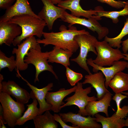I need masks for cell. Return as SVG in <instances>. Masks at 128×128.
I'll list each match as a JSON object with an SVG mask.
<instances>
[{
	"mask_svg": "<svg viewBox=\"0 0 128 128\" xmlns=\"http://www.w3.org/2000/svg\"><path fill=\"white\" fill-rule=\"evenodd\" d=\"M69 27L67 29L65 25H62L59 27V32H44L43 36L44 38L41 39H37V42L39 44H43L44 46L52 45L75 52L79 47L74 39L75 37L80 34H89V33L85 29L78 30L76 27L72 26Z\"/></svg>",
	"mask_w": 128,
	"mask_h": 128,
	"instance_id": "1",
	"label": "cell"
},
{
	"mask_svg": "<svg viewBox=\"0 0 128 128\" xmlns=\"http://www.w3.org/2000/svg\"><path fill=\"white\" fill-rule=\"evenodd\" d=\"M8 21L17 24L22 29L21 34L16 38L13 42L14 46L21 43L23 40L31 36H35L40 39L43 36L44 28L47 26L44 20L28 14L15 16Z\"/></svg>",
	"mask_w": 128,
	"mask_h": 128,
	"instance_id": "2",
	"label": "cell"
},
{
	"mask_svg": "<svg viewBox=\"0 0 128 128\" xmlns=\"http://www.w3.org/2000/svg\"><path fill=\"white\" fill-rule=\"evenodd\" d=\"M0 102L5 124L11 128H14L17 120L24 112V104L15 101L9 94L4 92L0 93Z\"/></svg>",
	"mask_w": 128,
	"mask_h": 128,
	"instance_id": "3",
	"label": "cell"
},
{
	"mask_svg": "<svg viewBox=\"0 0 128 128\" xmlns=\"http://www.w3.org/2000/svg\"><path fill=\"white\" fill-rule=\"evenodd\" d=\"M40 44L30 49L25 57L24 62L28 64H31L35 66L36 73L34 82H39L38 76L41 72L48 71L51 72L58 79V77L53 70L52 65L49 64L48 61L50 51L42 52Z\"/></svg>",
	"mask_w": 128,
	"mask_h": 128,
	"instance_id": "4",
	"label": "cell"
},
{
	"mask_svg": "<svg viewBox=\"0 0 128 128\" xmlns=\"http://www.w3.org/2000/svg\"><path fill=\"white\" fill-rule=\"evenodd\" d=\"M74 39L80 48V53L75 58L70 59L90 74L91 73L87 65V57L89 52L91 51L97 55L96 46L98 41L96 38L90 34H82L76 36Z\"/></svg>",
	"mask_w": 128,
	"mask_h": 128,
	"instance_id": "5",
	"label": "cell"
},
{
	"mask_svg": "<svg viewBox=\"0 0 128 128\" xmlns=\"http://www.w3.org/2000/svg\"><path fill=\"white\" fill-rule=\"evenodd\" d=\"M104 40L98 41L96 46L97 56L93 62L100 66H110L115 61L123 58L124 56L119 48L114 49Z\"/></svg>",
	"mask_w": 128,
	"mask_h": 128,
	"instance_id": "6",
	"label": "cell"
},
{
	"mask_svg": "<svg viewBox=\"0 0 128 128\" xmlns=\"http://www.w3.org/2000/svg\"><path fill=\"white\" fill-rule=\"evenodd\" d=\"M77 84L74 94L64 100L67 102L61 106L60 109L61 110L67 106L76 105L79 109L78 114L84 116H87L85 110L86 106L89 102L96 101L97 99L94 96L89 97L88 96L91 92V87L83 89L82 83L78 82Z\"/></svg>",
	"mask_w": 128,
	"mask_h": 128,
	"instance_id": "7",
	"label": "cell"
},
{
	"mask_svg": "<svg viewBox=\"0 0 128 128\" xmlns=\"http://www.w3.org/2000/svg\"><path fill=\"white\" fill-rule=\"evenodd\" d=\"M64 15L65 19L63 21L69 24L68 27L76 24L84 26L93 32H96L98 35V39L99 40L108 34V29L106 27L102 26L97 21L100 20L101 18L97 16H93L87 19L74 16L66 11Z\"/></svg>",
	"mask_w": 128,
	"mask_h": 128,
	"instance_id": "8",
	"label": "cell"
},
{
	"mask_svg": "<svg viewBox=\"0 0 128 128\" xmlns=\"http://www.w3.org/2000/svg\"><path fill=\"white\" fill-rule=\"evenodd\" d=\"M44 5L42 9L37 15L46 22L49 30H51L55 20L60 18L63 21L64 13L66 9L56 6L50 0H41Z\"/></svg>",
	"mask_w": 128,
	"mask_h": 128,
	"instance_id": "9",
	"label": "cell"
},
{
	"mask_svg": "<svg viewBox=\"0 0 128 128\" xmlns=\"http://www.w3.org/2000/svg\"><path fill=\"white\" fill-rule=\"evenodd\" d=\"M38 44L35 37L32 36L27 38L22 43L18 45L17 48H13L12 53L16 56V70L23 71L27 69L28 64L24 61L25 57L30 49L36 47Z\"/></svg>",
	"mask_w": 128,
	"mask_h": 128,
	"instance_id": "10",
	"label": "cell"
},
{
	"mask_svg": "<svg viewBox=\"0 0 128 128\" xmlns=\"http://www.w3.org/2000/svg\"><path fill=\"white\" fill-rule=\"evenodd\" d=\"M65 123L69 122L73 126H78L81 128H101V125L96 120L95 118L88 116L85 117L78 113L69 112L59 114Z\"/></svg>",
	"mask_w": 128,
	"mask_h": 128,
	"instance_id": "11",
	"label": "cell"
},
{
	"mask_svg": "<svg viewBox=\"0 0 128 128\" xmlns=\"http://www.w3.org/2000/svg\"><path fill=\"white\" fill-rule=\"evenodd\" d=\"M91 58L87 59V64L93 68L92 71L96 73L99 70L101 71L105 77V86L107 89L108 88L109 83L111 79L117 73L123 71L126 68L128 62L125 61H115L110 67H105L99 66L95 64Z\"/></svg>",
	"mask_w": 128,
	"mask_h": 128,
	"instance_id": "12",
	"label": "cell"
},
{
	"mask_svg": "<svg viewBox=\"0 0 128 128\" xmlns=\"http://www.w3.org/2000/svg\"><path fill=\"white\" fill-rule=\"evenodd\" d=\"M6 92L15 98L17 101L24 104L27 103L31 98L30 94L13 81L0 82V93Z\"/></svg>",
	"mask_w": 128,
	"mask_h": 128,
	"instance_id": "13",
	"label": "cell"
},
{
	"mask_svg": "<svg viewBox=\"0 0 128 128\" xmlns=\"http://www.w3.org/2000/svg\"><path fill=\"white\" fill-rule=\"evenodd\" d=\"M24 14L39 18L32 11L28 0H16L14 4L6 9L0 18V22L8 21L15 16Z\"/></svg>",
	"mask_w": 128,
	"mask_h": 128,
	"instance_id": "14",
	"label": "cell"
},
{
	"mask_svg": "<svg viewBox=\"0 0 128 128\" xmlns=\"http://www.w3.org/2000/svg\"><path fill=\"white\" fill-rule=\"evenodd\" d=\"M22 32L21 27L17 24L8 21L0 22V45L10 46Z\"/></svg>",
	"mask_w": 128,
	"mask_h": 128,
	"instance_id": "15",
	"label": "cell"
},
{
	"mask_svg": "<svg viewBox=\"0 0 128 128\" xmlns=\"http://www.w3.org/2000/svg\"><path fill=\"white\" fill-rule=\"evenodd\" d=\"M17 76L20 77L27 83L32 90V91L35 97L37 100L39 105V115L42 114L47 110H50L52 105L49 104L46 101L45 97L47 92L52 90V88L53 87V83H50L46 87L41 89H39L31 84L27 80L23 77L20 74L19 70L16 71Z\"/></svg>",
	"mask_w": 128,
	"mask_h": 128,
	"instance_id": "16",
	"label": "cell"
},
{
	"mask_svg": "<svg viewBox=\"0 0 128 128\" xmlns=\"http://www.w3.org/2000/svg\"><path fill=\"white\" fill-rule=\"evenodd\" d=\"M80 0H61L58 4V6L70 10L71 14L74 16L80 17L83 16L88 18L95 15L97 16L98 11L97 7L94 10H85L82 7L80 4Z\"/></svg>",
	"mask_w": 128,
	"mask_h": 128,
	"instance_id": "17",
	"label": "cell"
},
{
	"mask_svg": "<svg viewBox=\"0 0 128 128\" xmlns=\"http://www.w3.org/2000/svg\"><path fill=\"white\" fill-rule=\"evenodd\" d=\"M76 86L69 89H65L62 88L55 92H47L45 99L47 103L52 105L50 110L54 113H58L61 109V106L65 103L63 101V99L67 96L74 92Z\"/></svg>",
	"mask_w": 128,
	"mask_h": 128,
	"instance_id": "18",
	"label": "cell"
},
{
	"mask_svg": "<svg viewBox=\"0 0 128 128\" xmlns=\"http://www.w3.org/2000/svg\"><path fill=\"white\" fill-rule=\"evenodd\" d=\"M112 96V94L109 91L100 100L89 102L85 108L87 116L93 117L97 113L103 112L106 117H108V108L110 106Z\"/></svg>",
	"mask_w": 128,
	"mask_h": 128,
	"instance_id": "19",
	"label": "cell"
},
{
	"mask_svg": "<svg viewBox=\"0 0 128 128\" xmlns=\"http://www.w3.org/2000/svg\"><path fill=\"white\" fill-rule=\"evenodd\" d=\"M105 80L103 74L100 71L93 74L91 73L85 75V79L82 83L83 84L87 83L91 84L96 90L97 100H99L109 91L105 86Z\"/></svg>",
	"mask_w": 128,
	"mask_h": 128,
	"instance_id": "20",
	"label": "cell"
},
{
	"mask_svg": "<svg viewBox=\"0 0 128 128\" xmlns=\"http://www.w3.org/2000/svg\"><path fill=\"white\" fill-rule=\"evenodd\" d=\"M73 52L67 49H64L54 46L50 51L48 60V62L55 63L62 65L65 67L70 66V58Z\"/></svg>",
	"mask_w": 128,
	"mask_h": 128,
	"instance_id": "21",
	"label": "cell"
},
{
	"mask_svg": "<svg viewBox=\"0 0 128 128\" xmlns=\"http://www.w3.org/2000/svg\"><path fill=\"white\" fill-rule=\"evenodd\" d=\"M115 93L128 90V74L121 71L117 73L110 81L108 85Z\"/></svg>",
	"mask_w": 128,
	"mask_h": 128,
	"instance_id": "22",
	"label": "cell"
},
{
	"mask_svg": "<svg viewBox=\"0 0 128 128\" xmlns=\"http://www.w3.org/2000/svg\"><path fill=\"white\" fill-rule=\"evenodd\" d=\"M94 116L96 121L101 124L102 128H122L125 127V120L120 118L115 113L109 117H105L98 113Z\"/></svg>",
	"mask_w": 128,
	"mask_h": 128,
	"instance_id": "23",
	"label": "cell"
},
{
	"mask_svg": "<svg viewBox=\"0 0 128 128\" xmlns=\"http://www.w3.org/2000/svg\"><path fill=\"white\" fill-rule=\"evenodd\" d=\"M30 94L31 98L33 99L32 102L30 104L27 105V110L23 115L17 120L15 123V126L22 125L27 121L33 120L39 114V109L37 107L38 101L32 91Z\"/></svg>",
	"mask_w": 128,
	"mask_h": 128,
	"instance_id": "24",
	"label": "cell"
},
{
	"mask_svg": "<svg viewBox=\"0 0 128 128\" xmlns=\"http://www.w3.org/2000/svg\"><path fill=\"white\" fill-rule=\"evenodd\" d=\"M49 110L37 115L33 120L36 128H57L58 125Z\"/></svg>",
	"mask_w": 128,
	"mask_h": 128,
	"instance_id": "25",
	"label": "cell"
},
{
	"mask_svg": "<svg viewBox=\"0 0 128 128\" xmlns=\"http://www.w3.org/2000/svg\"><path fill=\"white\" fill-rule=\"evenodd\" d=\"M127 15H128V1L126 2L125 6L122 10L119 11H112L98 10L97 16L100 18L105 17L110 18L112 20L114 23H116L119 22V17Z\"/></svg>",
	"mask_w": 128,
	"mask_h": 128,
	"instance_id": "26",
	"label": "cell"
},
{
	"mask_svg": "<svg viewBox=\"0 0 128 128\" xmlns=\"http://www.w3.org/2000/svg\"><path fill=\"white\" fill-rule=\"evenodd\" d=\"M128 34V17L125 22L124 27L121 32L116 37L113 38H110L107 36L105 37L104 40L107 42L111 47L119 48L121 46V40L125 36Z\"/></svg>",
	"mask_w": 128,
	"mask_h": 128,
	"instance_id": "27",
	"label": "cell"
},
{
	"mask_svg": "<svg viewBox=\"0 0 128 128\" xmlns=\"http://www.w3.org/2000/svg\"><path fill=\"white\" fill-rule=\"evenodd\" d=\"M7 67L10 72L16 69V64L15 57L13 55L9 57H7L5 54L0 50V71Z\"/></svg>",
	"mask_w": 128,
	"mask_h": 128,
	"instance_id": "28",
	"label": "cell"
},
{
	"mask_svg": "<svg viewBox=\"0 0 128 128\" xmlns=\"http://www.w3.org/2000/svg\"><path fill=\"white\" fill-rule=\"evenodd\" d=\"M128 98V96L123 95L121 93H115L112 98L116 103L117 110L115 113L119 114L123 116L128 115V105H124L122 108L120 107V104L122 101L126 98Z\"/></svg>",
	"mask_w": 128,
	"mask_h": 128,
	"instance_id": "29",
	"label": "cell"
},
{
	"mask_svg": "<svg viewBox=\"0 0 128 128\" xmlns=\"http://www.w3.org/2000/svg\"><path fill=\"white\" fill-rule=\"evenodd\" d=\"M66 75L68 82L72 86H75L83 77L82 74L75 72L70 69L68 66L65 67Z\"/></svg>",
	"mask_w": 128,
	"mask_h": 128,
	"instance_id": "30",
	"label": "cell"
},
{
	"mask_svg": "<svg viewBox=\"0 0 128 128\" xmlns=\"http://www.w3.org/2000/svg\"><path fill=\"white\" fill-rule=\"evenodd\" d=\"M98 1L107 4L110 6L116 9L124 8L126 2L115 0H97Z\"/></svg>",
	"mask_w": 128,
	"mask_h": 128,
	"instance_id": "31",
	"label": "cell"
},
{
	"mask_svg": "<svg viewBox=\"0 0 128 128\" xmlns=\"http://www.w3.org/2000/svg\"><path fill=\"white\" fill-rule=\"evenodd\" d=\"M55 121L60 124L62 128H80L78 126H71L66 124L63 120L59 114H54L53 115Z\"/></svg>",
	"mask_w": 128,
	"mask_h": 128,
	"instance_id": "32",
	"label": "cell"
},
{
	"mask_svg": "<svg viewBox=\"0 0 128 128\" xmlns=\"http://www.w3.org/2000/svg\"><path fill=\"white\" fill-rule=\"evenodd\" d=\"M16 0H0V8L1 9H6L9 8Z\"/></svg>",
	"mask_w": 128,
	"mask_h": 128,
	"instance_id": "33",
	"label": "cell"
},
{
	"mask_svg": "<svg viewBox=\"0 0 128 128\" xmlns=\"http://www.w3.org/2000/svg\"><path fill=\"white\" fill-rule=\"evenodd\" d=\"M122 50L123 53H127L128 51V38L122 41Z\"/></svg>",
	"mask_w": 128,
	"mask_h": 128,
	"instance_id": "34",
	"label": "cell"
},
{
	"mask_svg": "<svg viewBox=\"0 0 128 128\" xmlns=\"http://www.w3.org/2000/svg\"><path fill=\"white\" fill-rule=\"evenodd\" d=\"M123 55L124 56L123 59H124L127 60L128 62V54L127 53H123ZM126 68H128V62Z\"/></svg>",
	"mask_w": 128,
	"mask_h": 128,
	"instance_id": "35",
	"label": "cell"
},
{
	"mask_svg": "<svg viewBox=\"0 0 128 128\" xmlns=\"http://www.w3.org/2000/svg\"><path fill=\"white\" fill-rule=\"evenodd\" d=\"M54 4H57L59 3L62 0H50Z\"/></svg>",
	"mask_w": 128,
	"mask_h": 128,
	"instance_id": "36",
	"label": "cell"
},
{
	"mask_svg": "<svg viewBox=\"0 0 128 128\" xmlns=\"http://www.w3.org/2000/svg\"><path fill=\"white\" fill-rule=\"evenodd\" d=\"M125 126L128 127V116L126 120H125L124 123Z\"/></svg>",
	"mask_w": 128,
	"mask_h": 128,
	"instance_id": "37",
	"label": "cell"
},
{
	"mask_svg": "<svg viewBox=\"0 0 128 128\" xmlns=\"http://www.w3.org/2000/svg\"><path fill=\"white\" fill-rule=\"evenodd\" d=\"M121 93L125 95L128 96V92H122Z\"/></svg>",
	"mask_w": 128,
	"mask_h": 128,
	"instance_id": "38",
	"label": "cell"
}]
</instances>
